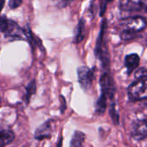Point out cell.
<instances>
[{
    "label": "cell",
    "mask_w": 147,
    "mask_h": 147,
    "mask_svg": "<svg viewBox=\"0 0 147 147\" xmlns=\"http://www.w3.org/2000/svg\"><path fill=\"white\" fill-rule=\"evenodd\" d=\"M146 20L142 16H133L122 20L120 22L122 32L126 34H134L142 30L146 27Z\"/></svg>",
    "instance_id": "1"
},
{
    "label": "cell",
    "mask_w": 147,
    "mask_h": 147,
    "mask_svg": "<svg viewBox=\"0 0 147 147\" xmlns=\"http://www.w3.org/2000/svg\"><path fill=\"white\" fill-rule=\"evenodd\" d=\"M129 98L133 101L144 100L147 98V78H139L128 88Z\"/></svg>",
    "instance_id": "2"
},
{
    "label": "cell",
    "mask_w": 147,
    "mask_h": 147,
    "mask_svg": "<svg viewBox=\"0 0 147 147\" xmlns=\"http://www.w3.org/2000/svg\"><path fill=\"white\" fill-rule=\"evenodd\" d=\"M77 74H78L79 83L81 85V87L86 90L90 89L94 78V71L89 69L88 66L82 65L78 68Z\"/></svg>",
    "instance_id": "3"
},
{
    "label": "cell",
    "mask_w": 147,
    "mask_h": 147,
    "mask_svg": "<svg viewBox=\"0 0 147 147\" xmlns=\"http://www.w3.org/2000/svg\"><path fill=\"white\" fill-rule=\"evenodd\" d=\"M120 8L124 11L136 12L147 9V0H120Z\"/></svg>",
    "instance_id": "4"
},
{
    "label": "cell",
    "mask_w": 147,
    "mask_h": 147,
    "mask_svg": "<svg viewBox=\"0 0 147 147\" xmlns=\"http://www.w3.org/2000/svg\"><path fill=\"white\" fill-rule=\"evenodd\" d=\"M133 137L137 140H142L147 138V118L139 120L133 126Z\"/></svg>",
    "instance_id": "5"
},
{
    "label": "cell",
    "mask_w": 147,
    "mask_h": 147,
    "mask_svg": "<svg viewBox=\"0 0 147 147\" xmlns=\"http://www.w3.org/2000/svg\"><path fill=\"white\" fill-rule=\"evenodd\" d=\"M52 127H53V125H52L51 121L45 122L36 131L35 138L38 140H42L49 138L50 134L52 133V128H53Z\"/></svg>",
    "instance_id": "6"
},
{
    "label": "cell",
    "mask_w": 147,
    "mask_h": 147,
    "mask_svg": "<svg viewBox=\"0 0 147 147\" xmlns=\"http://www.w3.org/2000/svg\"><path fill=\"white\" fill-rule=\"evenodd\" d=\"M139 62H140V59L137 53H131L126 55L125 58V66L128 73H131L136 68H138Z\"/></svg>",
    "instance_id": "7"
},
{
    "label": "cell",
    "mask_w": 147,
    "mask_h": 147,
    "mask_svg": "<svg viewBox=\"0 0 147 147\" xmlns=\"http://www.w3.org/2000/svg\"><path fill=\"white\" fill-rule=\"evenodd\" d=\"M15 139V134L11 130L3 129L0 131V146L10 145Z\"/></svg>",
    "instance_id": "8"
},
{
    "label": "cell",
    "mask_w": 147,
    "mask_h": 147,
    "mask_svg": "<svg viewBox=\"0 0 147 147\" xmlns=\"http://www.w3.org/2000/svg\"><path fill=\"white\" fill-rule=\"evenodd\" d=\"M86 136L82 132L77 131L75 133V134L73 135L70 146H81L85 141Z\"/></svg>",
    "instance_id": "9"
},
{
    "label": "cell",
    "mask_w": 147,
    "mask_h": 147,
    "mask_svg": "<svg viewBox=\"0 0 147 147\" xmlns=\"http://www.w3.org/2000/svg\"><path fill=\"white\" fill-rule=\"evenodd\" d=\"M84 36H85V22L83 20H81L76 28L75 41L76 43L81 42L84 39Z\"/></svg>",
    "instance_id": "10"
},
{
    "label": "cell",
    "mask_w": 147,
    "mask_h": 147,
    "mask_svg": "<svg viewBox=\"0 0 147 147\" xmlns=\"http://www.w3.org/2000/svg\"><path fill=\"white\" fill-rule=\"evenodd\" d=\"M10 24V20L5 16H0V32L6 33Z\"/></svg>",
    "instance_id": "11"
},
{
    "label": "cell",
    "mask_w": 147,
    "mask_h": 147,
    "mask_svg": "<svg viewBox=\"0 0 147 147\" xmlns=\"http://www.w3.org/2000/svg\"><path fill=\"white\" fill-rule=\"evenodd\" d=\"M72 1L74 0H54V2L55 3V4L60 7V8H63L66 7L68 4H69Z\"/></svg>",
    "instance_id": "12"
},
{
    "label": "cell",
    "mask_w": 147,
    "mask_h": 147,
    "mask_svg": "<svg viewBox=\"0 0 147 147\" xmlns=\"http://www.w3.org/2000/svg\"><path fill=\"white\" fill-rule=\"evenodd\" d=\"M22 3H23V0H10L9 6H10V8L14 9L18 8L22 4Z\"/></svg>",
    "instance_id": "13"
},
{
    "label": "cell",
    "mask_w": 147,
    "mask_h": 147,
    "mask_svg": "<svg viewBox=\"0 0 147 147\" xmlns=\"http://www.w3.org/2000/svg\"><path fill=\"white\" fill-rule=\"evenodd\" d=\"M0 104H1V98H0Z\"/></svg>",
    "instance_id": "14"
},
{
    "label": "cell",
    "mask_w": 147,
    "mask_h": 147,
    "mask_svg": "<svg viewBox=\"0 0 147 147\" xmlns=\"http://www.w3.org/2000/svg\"><path fill=\"white\" fill-rule=\"evenodd\" d=\"M146 46H147V42H146Z\"/></svg>",
    "instance_id": "15"
}]
</instances>
